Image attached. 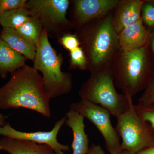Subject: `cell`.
I'll return each instance as SVG.
<instances>
[{
  "mask_svg": "<svg viewBox=\"0 0 154 154\" xmlns=\"http://www.w3.org/2000/svg\"><path fill=\"white\" fill-rule=\"evenodd\" d=\"M51 99L45 90L42 76L27 64L11 73L9 81L0 88L1 109L25 108L48 118Z\"/></svg>",
  "mask_w": 154,
  "mask_h": 154,
  "instance_id": "obj_1",
  "label": "cell"
},
{
  "mask_svg": "<svg viewBox=\"0 0 154 154\" xmlns=\"http://www.w3.org/2000/svg\"><path fill=\"white\" fill-rule=\"evenodd\" d=\"M96 20V23L93 20L78 29L76 33L91 72L111 68L121 51L112 15L109 13Z\"/></svg>",
  "mask_w": 154,
  "mask_h": 154,
  "instance_id": "obj_2",
  "label": "cell"
},
{
  "mask_svg": "<svg viewBox=\"0 0 154 154\" xmlns=\"http://www.w3.org/2000/svg\"><path fill=\"white\" fill-rule=\"evenodd\" d=\"M36 46L33 68L42 74L46 93L51 99L69 93L73 87L72 75L62 71L63 56L51 46L44 29Z\"/></svg>",
  "mask_w": 154,
  "mask_h": 154,
  "instance_id": "obj_3",
  "label": "cell"
},
{
  "mask_svg": "<svg viewBox=\"0 0 154 154\" xmlns=\"http://www.w3.org/2000/svg\"><path fill=\"white\" fill-rule=\"evenodd\" d=\"M79 95L82 100L103 107L116 117L126 112L133 100L130 95L116 91L111 68L91 72Z\"/></svg>",
  "mask_w": 154,
  "mask_h": 154,
  "instance_id": "obj_4",
  "label": "cell"
},
{
  "mask_svg": "<svg viewBox=\"0 0 154 154\" xmlns=\"http://www.w3.org/2000/svg\"><path fill=\"white\" fill-rule=\"evenodd\" d=\"M147 51L145 46L128 52L121 51L111 67L115 87L123 94L134 96L144 90L152 79L147 73Z\"/></svg>",
  "mask_w": 154,
  "mask_h": 154,
  "instance_id": "obj_5",
  "label": "cell"
},
{
  "mask_svg": "<svg viewBox=\"0 0 154 154\" xmlns=\"http://www.w3.org/2000/svg\"><path fill=\"white\" fill-rule=\"evenodd\" d=\"M116 118L115 128L122 139V150L135 154L154 146V128L138 115L133 100L128 110Z\"/></svg>",
  "mask_w": 154,
  "mask_h": 154,
  "instance_id": "obj_6",
  "label": "cell"
},
{
  "mask_svg": "<svg viewBox=\"0 0 154 154\" xmlns=\"http://www.w3.org/2000/svg\"><path fill=\"white\" fill-rule=\"evenodd\" d=\"M70 3L69 0H29L25 8L30 17L38 19L48 37L58 39L74 28L66 17Z\"/></svg>",
  "mask_w": 154,
  "mask_h": 154,
  "instance_id": "obj_7",
  "label": "cell"
},
{
  "mask_svg": "<svg viewBox=\"0 0 154 154\" xmlns=\"http://www.w3.org/2000/svg\"><path fill=\"white\" fill-rule=\"evenodd\" d=\"M70 109L87 118L96 127L104 138L110 154H120L123 152L119 136L112 125L111 114L108 110L99 105L82 99L72 103Z\"/></svg>",
  "mask_w": 154,
  "mask_h": 154,
  "instance_id": "obj_8",
  "label": "cell"
},
{
  "mask_svg": "<svg viewBox=\"0 0 154 154\" xmlns=\"http://www.w3.org/2000/svg\"><path fill=\"white\" fill-rule=\"evenodd\" d=\"M66 117L64 116L57 122L53 128L49 131L26 132L19 131L13 128L9 123L0 127V135L16 140L30 141L39 144L49 146L56 154H65L69 151V146L58 141L57 136L60 128L65 123Z\"/></svg>",
  "mask_w": 154,
  "mask_h": 154,
  "instance_id": "obj_9",
  "label": "cell"
},
{
  "mask_svg": "<svg viewBox=\"0 0 154 154\" xmlns=\"http://www.w3.org/2000/svg\"><path fill=\"white\" fill-rule=\"evenodd\" d=\"M119 0H75L72 1L71 20L77 30L89 22L104 17L115 9Z\"/></svg>",
  "mask_w": 154,
  "mask_h": 154,
  "instance_id": "obj_10",
  "label": "cell"
},
{
  "mask_svg": "<svg viewBox=\"0 0 154 154\" xmlns=\"http://www.w3.org/2000/svg\"><path fill=\"white\" fill-rule=\"evenodd\" d=\"M149 36V32L144 26L141 19L125 27L118 33L119 42L121 51H133L145 46Z\"/></svg>",
  "mask_w": 154,
  "mask_h": 154,
  "instance_id": "obj_11",
  "label": "cell"
},
{
  "mask_svg": "<svg viewBox=\"0 0 154 154\" xmlns=\"http://www.w3.org/2000/svg\"><path fill=\"white\" fill-rule=\"evenodd\" d=\"M144 2L140 0L119 1L112 20L119 33L124 28L140 20V13Z\"/></svg>",
  "mask_w": 154,
  "mask_h": 154,
  "instance_id": "obj_12",
  "label": "cell"
},
{
  "mask_svg": "<svg viewBox=\"0 0 154 154\" xmlns=\"http://www.w3.org/2000/svg\"><path fill=\"white\" fill-rule=\"evenodd\" d=\"M65 116V123L71 129L73 134L72 145V154H87L90 148V140L85 131V118L79 113L70 109L67 112Z\"/></svg>",
  "mask_w": 154,
  "mask_h": 154,
  "instance_id": "obj_13",
  "label": "cell"
},
{
  "mask_svg": "<svg viewBox=\"0 0 154 154\" xmlns=\"http://www.w3.org/2000/svg\"><path fill=\"white\" fill-rule=\"evenodd\" d=\"M2 150L10 154H56L49 146L30 141L5 137L0 139Z\"/></svg>",
  "mask_w": 154,
  "mask_h": 154,
  "instance_id": "obj_14",
  "label": "cell"
},
{
  "mask_svg": "<svg viewBox=\"0 0 154 154\" xmlns=\"http://www.w3.org/2000/svg\"><path fill=\"white\" fill-rule=\"evenodd\" d=\"M26 58L0 38V77L5 79L24 66Z\"/></svg>",
  "mask_w": 154,
  "mask_h": 154,
  "instance_id": "obj_15",
  "label": "cell"
},
{
  "mask_svg": "<svg viewBox=\"0 0 154 154\" xmlns=\"http://www.w3.org/2000/svg\"><path fill=\"white\" fill-rule=\"evenodd\" d=\"M0 38L26 59L33 61L36 56V45L20 35L15 29L2 28L0 32Z\"/></svg>",
  "mask_w": 154,
  "mask_h": 154,
  "instance_id": "obj_16",
  "label": "cell"
},
{
  "mask_svg": "<svg viewBox=\"0 0 154 154\" xmlns=\"http://www.w3.org/2000/svg\"><path fill=\"white\" fill-rule=\"evenodd\" d=\"M25 8L8 11L0 16V25L3 28L16 29L22 26L30 18Z\"/></svg>",
  "mask_w": 154,
  "mask_h": 154,
  "instance_id": "obj_17",
  "label": "cell"
},
{
  "mask_svg": "<svg viewBox=\"0 0 154 154\" xmlns=\"http://www.w3.org/2000/svg\"><path fill=\"white\" fill-rule=\"evenodd\" d=\"M15 30L28 41L36 45L42 34L43 28L38 19L30 17L22 26Z\"/></svg>",
  "mask_w": 154,
  "mask_h": 154,
  "instance_id": "obj_18",
  "label": "cell"
},
{
  "mask_svg": "<svg viewBox=\"0 0 154 154\" xmlns=\"http://www.w3.org/2000/svg\"><path fill=\"white\" fill-rule=\"evenodd\" d=\"M70 66L71 69H88V61L85 53L81 47L70 52Z\"/></svg>",
  "mask_w": 154,
  "mask_h": 154,
  "instance_id": "obj_19",
  "label": "cell"
},
{
  "mask_svg": "<svg viewBox=\"0 0 154 154\" xmlns=\"http://www.w3.org/2000/svg\"><path fill=\"white\" fill-rule=\"evenodd\" d=\"M138 115L154 128V103L143 104L138 103L134 105Z\"/></svg>",
  "mask_w": 154,
  "mask_h": 154,
  "instance_id": "obj_20",
  "label": "cell"
},
{
  "mask_svg": "<svg viewBox=\"0 0 154 154\" xmlns=\"http://www.w3.org/2000/svg\"><path fill=\"white\" fill-rule=\"evenodd\" d=\"M58 41L64 48L70 52L80 46L79 40L76 34L67 33L58 39Z\"/></svg>",
  "mask_w": 154,
  "mask_h": 154,
  "instance_id": "obj_21",
  "label": "cell"
},
{
  "mask_svg": "<svg viewBox=\"0 0 154 154\" xmlns=\"http://www.w3.org/2000/svg\"><path fill=\"white\" fill-rule=\"evenodd\" d=\"M27 0H0V16L8 11L25 8Z\"/></svg>",
  "mask_w": 154,
  "mask_h": 154,
  "instance_id": "obj_22",
  "label": "cell"
},
{
  "mask_svg": "<svg viewBox=\"0 0 154 154\" xmlns=\"http://www.w3.org/2000/svg\"><path fill=\"white\" fill-rule=\"evenodd\" d=\"M142 19L146 25L149 27L154 26V3L147 2L142 7Z\"/></svg>",
  "mask_w": 154,
  "mask_h": 154,
  "instance_id": "obj_23",
  "label": "cell"
},
{
  "mask_svg": "<svg viewBox=\"0 0 154 154\" xmlns=\"http://www.w3.org/2000/svg\"><path fill=\"white\" fill-rule=\"evenodd\" d=\"M144 91L143 94L139 98L138 103L143 104L154 103V77Z\"/></svg>",
  "mask_w": 154,
  "mask_h": 154,
  "instance_id": "obj_24",
  "label": "cell"
},
{
  "mask_svg": "<svg viewBox=\"0 0 154 154\" xmlns=\"http://www.w3.org/2000/svg\"><path fill=\"white\" fill-rule=\"evenodd\" d=\"M87 154H106L100 145L93 144L90 147Z\"/></svg>",
  "mask_w": 154,
  "mask_h": 154,
  "instance_id": "obj_25",
  "label": "cell"
},
{
  "mask_svg": "<svg viewBox=\"0 0 154 154\" xmlns=\"http://www.w3.org/2000/svg\"><path fill=\"white\" fill-rule=\"evenodd\" d=\"M135 154H154V146L147 148Z\"/></svg>",
  "mask_w": 154,
  "mask_h": 154,
  "instance_id": "obj_26",
  "label": "cell"
},
{
  "mask_svg": "<svg viewBox=\"0 0 154 154\" xmlns=\"http://www.w3.org/2000/svg\"><path fill=\"white\" fill-rule=\"evenodd\" d=\"M5 116L0 113V127L4 126L6 124Z\"/></svg>",
  "mask_w": 154,
  "mask_h": 154,
  "instance_id": "obj_27",
  "label": "cell"
},
{
  "mask_svg": "<svg viewBox=\"0 0 154 154\" xmlns=\"http://www.w3.org/2000/svg\"><path fill=\"white\" fill-rule=\"evenodd\" d=\"M151 47L152 49L153 52L154 54V34L152 37V41H151Z\"/></svg>",
  "mask_w": 154,
  "mask_h": 154,
  "instance_id": "obj_28",
  "label": "cell"
},
{
  "mask_svg": "<svg viewBox=\"0 0 154 154\" xmlns=\"http://www.w3.org/2000/svg\"><path fill=\"white\" fill-rule=\"evenodd\" d=\"M120 154H128L126 152L124 151H123V152H122V153H121Z\"/></svg>",
  "mask_w": 154,
  "mask_h": 154,
  "instance_id": "obj_29",
  "label": "cell"
},
{
  "mask_svg": "<svg viewBox=\"0 0 154 154\" xmlns=\"http://www.w3.org/2000/svg\"><path fill=\"white\" fill-rule=\"evenodd\" d=\"M0 150H2V147L1 146H0Z\"/></svg>",
  "mask_w": 154,
  "mask_h": 154,
  "instance_id": "obj_30",
  "label": "cell"
},
{
  "mask_svg": "<svg viewBox=\"0 0 154 154\" xmlns=\"http://www.w3.org/2000/svg\"><path fill=\"white\" fill-rule=\"evenodd\" d=\"M151 2H152L154 3V0H153V1H151Z\"/></svg>",
  "mask_w": 154,
  "mask_h": 154,
  "instance_id": "obj_31",
  "label": "cell"
}]
</instances>
